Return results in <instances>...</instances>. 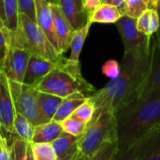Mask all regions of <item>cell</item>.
I'll list each match as a JSON object with an SVG mask.
<instances>
[{"label": "cell", "instance_id": "cell-1", "mask_svg": "<svg viewBox=\"0 0 160 160\" xmlns=\"http://www.w3.org/2000/svg\"><path fill=\"white\" fill-rule=\"evenodd\" d=\"M156 50L157 38H153L150 47L124 52L119 77L111 80L104 87L89 97L95 103L96 112L109 110L115 113L140 98L151 71Z\"/></svg>", "mask_w": 160, "mask_h": 160}, {"label": "cell", "instance_id": "cell-2", "mask_svg": "<svg viewBox=\"0 0 160 160\" xmlns=\"http://www.w3.org/2000/svg\"><path fill=\"white\" fill-rule=\"evenodd\" d=\"M119 149L131 147L160 125V91L141 97L115 112Z\"/></svg>", "mask_w": 160, "mask_h": 160}, {"label": "cell", "instance_id": "cell-3", "mask_svg": "<svg viewBox=\"0 0 160 160\" xmlns=\"http://www.w3.org/2000/svg\"><path fill=\"white\" fill-rule=\"evenodd\" d=\"M36 88L39 92L62 98L78 92L90 97L97 91L95 86L83 78L80 62L74 63L66 57L36 85Z\"/></svg>", "mask_w": 160, "mask_h": 160}, {"label": "cell", "instance_id": "cell-4", "mask_svg": "<svg viewBox=\"0 0 160 160\" xmlns=\"http://www.w3.org/2000/svg\"><path fill=\"white\" fill-rule=\"evenodd\" d=\"M117 142L115 113L109 110L96 112L85 132L79 137V154L76 160H88L105 142Z\"/></svg>", "mask_w": 160, "mask_h": 160}, {"label": "cell", "instance_id": "cell-5", "mask_svg": "<svg viewBox=\"0 0 160 160\" xmlns=\"http://www.w3.org/2000/svg\"><path fill=\"white\" fill-rule=\"evenodd\" d=\"M14 41L27 49L32 54H37L54 62L61 61L64 56L52 45L38 23L25 14H19L18 26L11 31Z\"/></svg>", "mask_w": 160, "mask_h": 160}, {"label": "cell", "instance_id": "cell-6", "mask_svg": "<svg viewBox=\"0 0 160 160\" xmlns=\"http://www.w3.org/2000/svg\"><path fill=\"white\" fill-rule=\"evenodd\" d=\"M7 43L6 55L0 65V69L5 73L8 80L22 82L32 53L14 41L9 29L7 31Z\"/></svg>", "mask_w": 160, "mask_h": 160}, {"label": "cell", "instance_id": "cell-7", "mask_svg": "<svg viewBox=\"0 0 160 160\" xmlns=\"http://www.w3.org/2000/svg\"><path fill=\"white\" fill-rule=\"evenodd\" d=\"M9 85L16 112L22 114L35 127L41 125L42 121L38 105V95L39 91L35 86L10 80Z\"/></svg>", "mask_w": 160, "mask_h": 160}, {"label": "cell", "instance_id": "cell-8", "mask_svg": "<svg viewBox=\"0 0 160 160\" xmlns=\"http://www.w3.org/2000/svg\"><path fill=\"white\" fill-rule=\"evenodd\" d=\"M115 25L122 38L125 52H137L152 45V36H147L138 30L136 19L124 15L115 22Z\"/></svg>", "mask_w": 160, "mask_h": 160}, {"label": "cell", "instance_id": "cell-9", "mask_svg": "<svg viewBox=\"0 0 160 160\" xmlns=\"http://www.w3.org/2000/svg\"><path fill=\"white\" fill-rule=\"evenodd\" d=\"M16 110L10 90L9 80L0 69V128L4 133L14 134Z\"/></svg>", "mask_w": 160, "mask_h": 160}, {"label": "cell", "instance_id": "cell-10", "mask_svg": "<svg viewBox=\"0 0 160 160\" xmlns=\"http://www.w3.org/2000/svg\"><path fill=\"white\" fill-rule=\"evenodd\" d=\"M36 22L46 35L54 49L59 52L58 39L55 32L54 16L52 4L46 0H36ZM61 54V53H60Z\"/></svg>", "mask_w": 160, "mask_h": 160}, {"label": "cell", "instance_id": "cell-11", "mask_svg": "<svg viewBox=\"0 0 160 160\" xmlns=\"http://www.w3.org/2000/svg\"><path fill=\"white\" fill-rule=\"evenodd\" d=\"M61 61L54 62L37 54H31L22 83L36 87V85L47 74H49L53 68H55Z\"/></svg>", "mask_w": 160, "mask_h": 160}, {"label": "cell", "instance_id": "cell-12", "mask_svg": "<svg viewBox=\"0 0 160 160\" xmlns=\"http://www.w3.org/2000/svg\"><path fill=\"white\" fill-rule=\"evenodd\" d=\"M58 6L74 31L89 22L90 14L84 8L83 0H58Z\"/></svg>", "mask_w": 160, "mask_h": 160}, {"label": "cell", "instance_id": "cell-13", "mask_svg": "<svg viewBox=\"0 0 160 160\" xmlns=\"http://www.w3.org/2000/svg\"><path fill=\"white\" fill-rule=\"evenodd\" d=\"M52 8L54 16V25L58 39L59 52L61 54H64L70 48L74 30L62 13L58 5L52 4Z\"/></svg>", "mask_w": 160, "mask_h": 160}, {"label": "cell", "instance_id": "cell-14", "mask_svg": "<svg viewBox=\"0 0 160 160\" xmlns=\"http://www.w3.org/2000/svg\"><path fill=\"white\" fill-rule=\"evenodd\" d=\"M78 142L79 137L63 132L52 142L57 160H76L79 154Z\"/></svg>", "mask_w": 160, "mask_h": 160}, {"label": "cell", "instance_id": "cell-15", "mask_svg": "<svg viewBox=\"0 0 160 160\" xmlns=\"http://www.w3.org/2000/svg\"><path fill=\"white\" fill-rule=\"evenodd\" d=\"M62 99H63L62 98L52 94L38 92V111H39V115L42 124L52 121L62 102Z\"/></svg>", "mask_w": 160, "mask_h": 160}, {"label": "cell", "instance_id": "cell-16", "mask_svg": "<svg viewBox=\"0 0 160 160\" xmlns=\"http://www.w3.org/2000/svg\"><path fill=\"white\" fill-rule=\"evenodd\" d=\"M124 15H126L125 12L118 7L109 4H101L90 14L89 22L92 23L115 24V22H118Z\"/></svg>", "mask_w": 160, "mask_h": 160}, {"label": "cell", "instance_id": "cell-17", "mask_svg": "<svg viewBox=\"0 0 160 160\" xmlns=\"http://www.w3.org/2000/svg\"><path fill=\"white\" fill-rule=\"evenodd\" d=\"M87 96L82 93H74L62 99V102L52 119L57 123H61L68 117L73 114V112L87 99Z\"/></svg>", "mask_w": 160, "mask_h": 160}, {"label": "cell", "instance_id": "cell-18", "mask_svg": "<svg viewBox=\"0 0 160 160\" xmlns=\"http://www.w3.org/2000/svg\"><path fill=\"white\" fill-rule=\"evenodd\" d=\"M63 128L60 123L51 121L35 127L34 136L32 139L33 143H52L62 133Z\"/></svg>", "mask_w": 160, "mask_h": 160}, {"label": "cell", "instance_id": "cell-19", "mask_svg": "<svg viewBox=\"0 0 160 160\" xmlns=\"http://www.w3.org/2000/svg\"><path fill=\"white\" fill-rule=\"evenodd\" d=\"M138 160H160V125L148 135Z\"/></svg>", "mask_w": 160, "mask_h": 160}, {"label": "cell", "instance_id": "cell-20", "mask_svg": "<svg viewBox=\"0 0 160 160\" xmlns=\"http://www.w3.org/2000/svg\"><path fill=\"white\" fill-rule=\"evenodd\" d=\"M10 160H36L33 154V143L20 137H15L9 145Z\"/></svg>", "mask_w": 160, "mask_h": 160}, {"label": "cell", "instance_id": "cell-21", "mask_svg": "<svg viewBox=\"0 0 160 160\" xmlns=\"http://www.w3.org/2000/svg\"><path fill=\"white\" fill-rule=\"evenodd\" d=\"M155 91H160V52L158 50H156L151 71L142 87L140 98Z\"/></svg>", "mask_w": 160, "mask_h": 160}, {"label": "cell", "instance_id": "cell-22", "mask_svg": "<svg viewBox=\"0 0 160 160\" xmlns=\"http://www.w3.org/2000/svg\"><path fill=\"white\" fill-rule=\"evenodd\" d=\"M92 24L93 23L91 22H88L84 26L74 31L71 44H70V55L68 57L69 61L74 63L80 62V55Z\"/></svg>", "mask_w": 160, "mask_h": 160}, {"label": "cell", "instance_id": "cell-23", "mask_svg": "<svg viewBox=\"0 0 160 160\" xmlns=\"http://www.w3.org/2000/svg\"><path fill=\"white\" fill-rule=\"evenodd\" d=\"M13 127H14V134H16L18 137L25 141L32 142V139L35 131V126L27 118H25L22 114L16 112L14 117Z\"/></svg>", "mask_w": 160, "mask_h": 160}, {"label": "cell", "instance_id": "cell-24", "mask_svg": "<svg viewBox=\"0 0 160 160\" xmlns=\"http://www.w3.org/2000/svg\"><path fill=\"white\" fill-rule=\"evenodd\" d=\"M5 25L10 31H15L18 26L19 9L17 0H4Z\"/></svg>", "mask_w": 160, "mask_h": 160}, {"label": "cell", "instance_id": "cell-25", "mask_svg": "<svg viewBox=\"0 0 160 160\" xmlns=\"http://www.w3.org/2000/svg\"><path fill=\"white\" fill-rule=\"evenodd\" d=\"M60 124L64 132L76 136V137L82 136L85 132L87 126H88V124L81 121L80 119L76 118L73 115H70L69 117L62 121Z\"/></svg>", "mask_w": 160, "mask_h": 160}, {"label": "cell", "instance_id": "cell-26", "mask_svg": "<svg viewBox=\"0 0 160 160\" xmlns=\"http://www.w3.org/2000/svg\"><path fill=\"white\" fill-rule=\"evenodd\" d=\"M118 150L117 142H107L88 160H114Z\"/></svg>", "mask_w": 160, "mask_h": 160}, {"label": "cell", "instance_id": "cell-27", "mask_svg": "<svg viewBox=\"0 0 160 160\" xmlns=\"http://www.w3.org/2000/svg\"><path fill=\"white\" fill-rule=\"evenodd\" d=\"M148 135L143 137L142 140H140L138 142H136L135 144H133L131 147H129L128 149H125V150L119 149L115 158H114V160H138L139 155H140V153H141V151H142V147L146 142Z\"/></svg>", "mask_w": 160, "mask_h": 160}, {"label": "cell", "instance_id": "cell-28", "mask_svg": "<svg viewBox=\"0 0 160 160\" xmlns=\"http://www.w3.org/2000/svg\"><path fill=\"white\" fill-rule=\"evenodd\" d=\"M95 113H96L95 103L88 97L87 99L73 112L72 115L75 116L76 118L80 119L81 121H82L86 124H89L93 120Z\"/></svg>", "mask_w": 160, "mask_h": 160}, {"label": "cell", "instance_id": "cell-29", "mask_svg": "<svg viewBox=\"0 0 160 160\" xmlns=\"http://www.w3.org/2000/svg\"><path fill=\"white\" fill-rule=\"evenodd\" d=\"M33 154L36 160H57L52 143H33Z\"/></svg>", "mask_w": 160, "mask_h": 160}, {"label": "cell", "instance_id": "cell-30", "mask_svg": "<svg viewBox=\"0 0 160 160\" xmlns=\"http://www.w3.org/2000/svg\"><path fill=\"white\" fill-rule=\"evenodd\" d=\"M148 8V4L144 0H127L125 13L127 16L138 19L139 16Z\"/></svg>", "mask_w": 160, "mask_h": 160}, {"label": "cell", "instance_id": "cell-31", "mask_svg": "<svg viewBox=\"0 0 160 160\" xmlns=\"http://www.w3.org/2000/svg\"><path fill=\"white\" fill-rule=\"evenodd\" d=\"M102 73L110 78L111 80H115L119 77L120 72H121V67L120 64L116 61V60H108L104 63V65L102 66Z\"/></svg>", "mask_w": 160, "mask_h": 160}, {"label": "cell", "instance_id": "cell-32", "mask_svg": "<svg viewBox=\"0 0 160 160\" xmlns=\"http://www.w3.org/2000/svg\"><path fill=\"white\" fill-rule=\"evenodd\" d=\"M19 14H25L36 22V0H17Z\"/></svg>", "mask_w": 160, "mask_h": 160}, {"label": "cell", "instance_id": "cell-33", "mask_svg": "<svg viewBox=\"0 0 160 160\" xmlns=\"http://www.w3.org/2000/svg\"><path fill=\"white\" fill-rule=\"evenodd\" d=\"M150 13H151V9L147 8L139 16L138 19H136V25H137L138 30L140 32H142V34H145L147 36H150L149 35Z\"/></svg>", "mask_w": 160, "mask_h": 160}, {"label": "cell", "instance_id": "cell-34", "mask_svg": "<svg viewBox=\"0 0 160 160\" xmlns=\"http://www.w3.org/2000/svg\"><path fill=\"white\" fill-rule=\"evenodd\" d=\"M160 28V16L157 9H151L150 13V22H149V35L153 36L158 33Z\"/></svg>", "mask_w": 160, "mask_h": 160}, {"label": "cell", "instance_id": "cell-35", "mask_svg": "<svg viewBox=\"0 0 160 160\" xmlns=\"http://www.w3.org/2000/svg\"><path fill=\"white\" fill-rule=\"evenodd\" d=\"M0 160H10V149L3 130H0Z\"/></svg>", "mask_w": 160, "mask_h": 160}, {"label": "cell", "instance_id": "cell-36", "mask_svg": "<svg viewBox=\"0 0 160 160\" xmlns=\"http://www.w3.org/2000/svg\"><path fill=\"white\" fill-rule=\"evenodd\" d=\"M7 27H0V65L2 64L7 52Z\"/></svg>", "mask_w": 160, "mask_h": 160}, {"label": "cell", "instance_id": "cell-37", "mask_svg": "<svg viewBox=\"0 0 160 160\" xmlns=\"http://www.w3.org/2000/svg\"><path fill=\"white\" fill-rule=\"evenodd\" d=\"M101 4H103V0H83L84 8L89 14L96 10Z\"/></svg>", "mask_w": 160, "mask_h": 160}, {"label": "cell", "instance_id": "cell-38", "mask_svg": "<svg viewBox=\"0 0 160 160\" xmlns=\"http://www.w3.org/2000/svg\"><path fill=\"white\" fill-rule=\"evenodd\" d=\"M126 3H127V0H103V4H109V5L118 7L124 12L126 10Z\"/></svg>", "mask_w": 160, "mask_h": 160}, {"label": "cell", "instance_id": "cell-39", "mask_svg": "<svg viewBox=\"0 0 160 160\" xmlns=\"http://www.w3.org/2000/svg\"><path fill=\"white\" fill-rule=\"evenodd\" d=\"M0 18L5 23V11H4V0H0Z\"/></svg>", "mask_w": 160, "mask_h": 160}, {"label": "cell", "instance_id": "cell-40", "mask_svg": "<svg viewBox=\"0 0 160 160\" xmlns=\"http://www.w3.org/2000/svg\"><path fill=\"white\" fill-rule=\"evenodd\" d=\"M157 50L160 52V36L157 38Z\"/></svg>", "mask_w": 160, "mask_h": 160}, {"label": "cell", "instance_id": "cell-41", "mask_svg": "<svg viewBox=\"0 0 160 160\" xmlns=\"http://www.w3.org/2000/svg\"><path fill=\"white\" fill-rule=\"evenodd\" d=\"M156 9L158 10V12L160 16V0H158V2H157V8Z\"/></svg>", "mask_w": 160, "mask_h": 160}, {"label": "cell", "instance_id": "cell-42", "mask_svg": "<svg viewBox=\"0 0 160 160\" xmlns=\"http://www.w3.org/2000/svg\"><path fill=\"white\" fill-rule=\"evenodd\" d=\"M46 1L53 5H58V0H46Z\"/></svg>", "mask_w": 160, "mask_h": 160}, {"label": "cell", "instance_id": "cell-43", "mask_svg": "<svg viewBox=\"0 0 160 160\" xmlns=\"http://www.w3.org/2000/svg\"><path fill=\"white\" fill-rule=\"evenodd\" d=\"M0 27H6V25H5V23H4V22L2 21V19L0 18Z\"/></svg>", "mask_w": 160, "mask_h": 160}, {"label": "cell", "instance_id": "cell-44", "mask_svg": "<svg viewBox=\"0 0 160 160\" xmlns=\"http://www.w3.org/2000/svg\"><path fill=\"white\" fill-rule=\"evenodd\" d=\"M157 34H158V36H160V28H159V30H158V32Z\"/></svg>", "mask_w": 160, "mask_h": 160}, {"label": "cell", "instance_id": "cell-45", "mask_svg": "<svg viewBox=\"0 0 160 160\" xmlns=\"http://www.w3.org/2000/svg\"><path fill=\"white\" fill-rule=\"evenodd\" d=\"M144 1H145V2H146L147 4H149V0H144Z\"/></svg>", "mask_w": 160, "mask_h": 160}, {"label": "cell", "instance_id": "cell-46", "mask_svg": "<svg viewBox=\"0 0 160 160\" xmlns=\"http://www.w3.org/2000/svg\"><path fill=\"white\" fill-rule=\"evenodd\" d=\"M0 130H2V129H1V128H0Z\"/></svg>", "mask_w": 160, "mask_h": 160}]
</instances>
